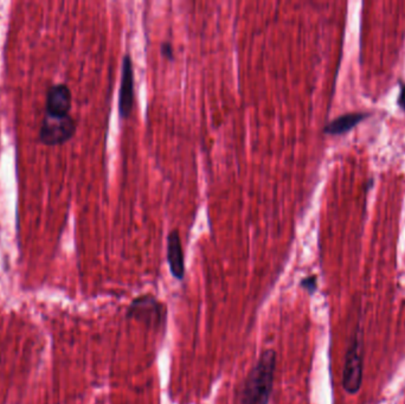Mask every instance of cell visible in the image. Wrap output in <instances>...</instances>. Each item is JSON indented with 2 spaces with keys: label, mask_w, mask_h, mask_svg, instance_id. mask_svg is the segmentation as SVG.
<instances>
[{
  "label": "cell",
  "mask_w": 405,
  "mask_h": 404,
  "mask_svg": "<svg viewBox=\"0 0 405 404\" xmlns=\"http://www.w3.org/2000/svg\"><path fill=\"white\" fill-rule=\"evenodd\" d=\"M276 361L278 354L273 349H267L260 354L239 386L234 404H269L274 388Z\"/></svg>",
  "instance_id": "obj_1"
},
{
  "label": "cell",
  "mask_w": 405,
  "mask_h": 404,
  "mask_svg": "<svg viewBox=\"0 0 405 404\" xmlns=\"http://www.w3.org/2000/svg\"><path fill=\"white\" fill-rule=\"evenodd\" d=\"M127 318L142 322L149 329L164 330L166 326L167 308L154 296L144 294L132 301L127 310Z\"/></svg>",
  "instance_id": "obj_2"
},
{
  "label": "cell",
  "mask_w": 405,
  "mask_h": 404,
  "mask_svg": "<svg viewBox=\"0 0 405 404\" xmlns=\"http://www.w3.org/2000/svg\"><path fill=\"white\" fill-rule=\"evenodd\" d=\"M360 338L353 337L348 352L345 356L344 370H343V386L350 395H355L362 388L363 383V354L360 352Z\"/></svg>",
  "instance_id": "obj_3"
},
{
  "label": "cell",
  "mask_w": 405,
  "mask_h": 404,
  "mask_svg": "<svg viewBox=\"0 0 405 404\" xmlns=\"http://www.w3.org/2000/svg\"><path fill=\"white\" fill-rule=\"evenodd\" d=\"M75 130L76 123L72 116L58 118L47 114L40 127V139L43 144L49 146L64 144L65 141L73 138Z\"/></svg>",
  "instance_id": "obj_4"
},
{
  "label": "cell",
  "mask_w": 405,
  "mask_h": 404,
  "mask_svg": "<svg viewBox=\"0 0 405 404\" xmlns=\"http://www.w3.org/2000/svg\"><path fill=\"white\" fill-rule=\"evenodd\" d=\"M134 103V76L133 64L130 55L123 57L121 84L119 91V112L122 118H128L133 109Z\"/></svg>",
  "instance_id": "obj_5"
},
{
  "label": "cell",
  "mask_w": 405,
  "mask_h": 404,
  "mask_svg": "<svg viewBox=\"0 0 405 404\" xmlns=\"http://www.w3.org/2000/svg\"><path fill=\"white\" fill-rule=\"evenodd\" d=\"M72 91L67 84H55L49 88L47 94V114L51 116H69V111L72 108Z\"/></svg>",
  "instance_id": "obj_6"
},
{
  "label": "cell",
  "mask_w": 405,
  "mask_h": 404,
  "mask_svg": "<svg viewBox=\"0 0 405 404\" xmlns=\"http://www.w3.org/2000/svg\"><path fill=\"white\" fill-rule=\"evenodd\" d=\"M167 262L170 267L171 274L178 281H181L185 276V260L183 246H181L179 231H171L167 236Z\"/></svg>",
  "instance_id": "obj_7"
},
{
  "label": "cell",
  "mask_w": 405,
  "mask_h": 404,
  "mask_svg": "<svg viewBox=\"0 0 405 404\" xmlns=\"http://www.w3.org/2000/svg\"><path fill=\"white\" fill-rule=\"evenodd\" d=\"M367 116H369L367 113H348L345 116H338L336 119L326 125L324 132L326 134H332V135L346 133Z\"/></svg>",
  "instance_id": "obj_8"
},
{
  "label": "cell",
  "mask_w": 405,
  "mask_h": 404,
  "mask_svg": "<svg viewBox=\"0 0 405 404\" xmlns=\"http://www.w3.org/2000/svg\"><path fill=\"white\" fill-rule=\"evenodd\" d=\"M300 286L312 296L318 288V279L315 275H311V276L302 279Z\"/></svg>",
  "instance_id": "obj_9"
},
{
  "label": "cell",
  "mask_w": 405,
  "mask_h": 404,
  "mask_svg": "<svg viewBox=\"0 0 405 404\" xmlns=\"http://www.w3.org/2000/svg\"><path fill=\"white\" fill-rule=\"evenodd\" d=\"M161 54H163L164 57L172 60L173 58V47L170 43L161 44Z\"/></svg>",
  "instance_id": "obj_10"
},
{
  "label": "cell",
  "mask_w": 405,
  "mask_h": 404,
  "mask_svg": "<svg viewBox=\"0 0 405 404\" xmlns=\"http://www.w3.org/2000/svg\"><path fill=\"white\" fill-rule=\"evenodd\" d=\"M397 102L399 107L405 112V84L401 86V91H399Z\"/></svg>",
  "instance_id": "obj_11"
}]
</instances>
